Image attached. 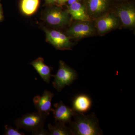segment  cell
<instances>
[{
  "label": "cell",
  "mask_w": 135,
  "mask_h": 135,
  "mask_svg": "<svg viewBox=\"0 0 135 135\" xmlns=\"http://www.w3.org/2000/svg\"><path fill=\"white\" fill-rule=\"evenodd\" d=\"M73 120L69 123L71 135H101L103 131L99 127L95 114H89L75 112Z\"/></svg>",
  "instance_id": "1"
},
{
  "label": "cell",
  "mask_w": 135,
  "mask_h": 135,
  "mask_svg": "<svg viewBox=\"0 0 135 135\" xmlns=\"http://www.w3.org/2000/svg\"><path fill=\"white\" fill-rule=\"evenodd\" d=\"M59 68L55 75H52L55 79L52 84L58 92H61L66 86H70L78 78L74 69L69 67L62 60L59 62Z\"/></svg>",
  "instance_id": "2"
},
{
  "label": "cell",
  "mask_w": 135,
  "mask_h": 135,
  "mask_svg": "<svg viewBox=\"0 0 135 135\" xmlns=\"http://www.w3.org/2000/svg\"><path fill=\"white\" fill-rule=\"evenodd\" d=\"M47 116L38 112L27 113L16 120L15 122V125L18 129L23 128L32 133L44 128Z\"/></svg>",
  "instance_id": "3"
},
{
  "label": "cell",
  "mask_w": 135,
  "mask_h": 135,
  "mask_svg": "<svg viewBox=\"0 0 135 135\" xmlns=\"http://www.w3.org/2000/svg\"><path fill=\"white\" fill-rule=\"evenodd\" d=\"M44 19L51 25L62 26L68 23L70 17L67 11L63 10L59 7H53L46 11Z\"/></svg>",
  "instance_id": "4"
},
{
  "label": "cell",
  "mask_w": 135,
  "mask_h": 135,
  "mask_svg": "<svg viewBox=\"0 0 135 135\" xmlns=\"http://www.w3.org/2000/svg\"><path fill=\"white\" fill-rule=\"evenodd\" d=\"M47 41L58 49H68L71 46L69 38L62 33L56 31L44 29Z\"/></svg>",
  "instance_id": "5"
},
{
  "label": "cell",
  "mask_w": 135,
  "mask_h": 135,
  "mask_svg": "<svg viewBox=\"0 0 135 135\" xmlns=\"http://www.w3.org/2000/svg\"><path fill=\"white\" fill-rule=\"evenodd\" d=\"M54 106L55 109L53 112L55 123L61 122L66 124L71 122L76 112L72 108L66 106L62 101L55 104Z\"/></svg>",
  "instance_id": "6"
},
{
  "label": "cell",
  "mask_w": 135,
  "mask_h": 135,
  "mask_svg": "<svg viewBox=\"0 0 135 135\" xmlns=\"http://www.w3.org/2000/svg\"><path fill=\"white\" fill-rule=\"evenodd\" d=\"M54 94L51 91L46 90L42 95H37L34 97L33 103L38 112L49 115L50 112L53 111L51 108V103Z\"/></svg>",
  "instance_id": "7"
},
{
  "label": "cell",
  "mask_w": 135,
  "mask_h": 135,
  "mask_svg": "<svg viewBox=\"0 0 135 135\" xmlns=\"http://www.w3.org/2000/svg\"><path fill=\"white\" fill-rule=\"evenodd\" d=\"M87 21L75 24L71 27L66 32L68 36L73 38H79L91 35L94 29L92 26Z\"/></svg>",
  "instance_id": "8"
},
{
  "label": "cell",
  "mask_w": 135,
  "mask_h": 135,
  "mask_svg": "<svg viewBox=\"0 0 135 135\" xmlns=\"http://www.w3.org/2000/svg\"><path fill=\"white\" fill-rule=\"evenodd\" d=\"M92 105V99L88 95L80 94L73 99L72 109L76 112L84 113L90 110Z\"/></svg>",
  "instance_id": "9"
},
{
  "label": "cell",
  "mask_w": 135,
  "mask_h": 135,
  "mask_svg": "<svg viewBox=\"0 0 135 135\" xmlns=\"http://www.w3.org/2000/svg\"><path fill=\"white\" fill-rule=\"evenodd\" d=\"M117 14L123 24L127 27L134 26L135 24V9L133 5H127L119 8Z\"/></svg>",
  "instance_id": "10"
},
{
  "label": "cell",
  "mask_w": 135,
  "mask_h": 135,
  "mask_svg": "<svg viewBox=\"0 0 135 135\" xmlns=\"http://www.w3.org/2000/svg\"><path fill=\"white\" fill-rule=\"evenodd\" d=\"M118 20L112 14H107L99 17L96 22L97 29L100 33H104L116 27Z\"/></svg>",
  "instance_id": "11"
},
{
  "label": "cell",
  "mask_w": 135,
  "mask_h": 135,
  "mask_svg": "<svg viewBox=\"0 0 135 135\" xmlns=\"http://www.w3.org/2000/svg\"><path fill=\"white\" fill-rule=\"evenodd\" d=\"M31 64L45 82L50 83V77L52 76L51 68L44 64L43 58L39 57L31 62Z\"/></svg>",
  "instance_id": "12"
},
{
  "label": "cell",
  "mask_w": 135,
  "mask_h": 135,
  "mask_svg": "<svg viewBox=\"0 0 135 135\" xmlns=\"http://www.w3.org/2000/svg\"><path fill=\"white\" fill-rule=\"evenodd\" d=\"M67 12L73 19L81 21H89V16L86 12L85 8L79 2L73 3L70 5Z\"/></svg>",
  "instance_id": "13"
},
{
  "label": "cell",
  "mask_w": 135,
  "mask_h": 135,
  "mask_svg": "<svg viewBox=\"0 0 135 135\" xmlns=\"http://www.w3.org/2000/svg\"><path fill=\"white\" fill-rule=\"evenodd\" d=\"M108 0H88L87 5L91 15L96 16L106 10L108 7Z\"/></svg>",
  "instance_id": "14"
},
{
  "label": "cell",
  "mask_w": 135,
  "mask_h": 135,
  "mask_svg": "<svg viewBox=\"0 0 135 135\" xmlns=\"http://www.w3.org/2000/svg\"><path fill=\"white\" fill-rule=\"evenodd\" d=\"M39 4L40 0H22L20 8L24 15L31 16L36 12Z\"/></svg>",
  "instance_id": "15"
},
{
  "label": "cell",
  "mask_w": 135,
  "mask_h": 135,
  "mask_svg": "<svg viewBox=\"0 0 135 135\" xmlns=\"http://www.w3.org/2000/svg\"><path fill=\"white\" fill-rule=\"evenodd\" d=\"M50 134L51 135H71L69 127L66 126L65 123L56 122L55 126L48 125Z\"/></svg>",
  "instance_id": "16"
},
{
  "label": "cell",
  "mask_w": 135,
  "mask_h": 135,
  "mask_svg": "<svg viewBox=\"0 0 135 135\" xmlns=\"http://www.w3.org/2000/svg\"><path fill=\"white\" fill-rule=\"evenodd\" d=\"M17 128L15 129L11 126L7 125L5 126L6 135H24L25 133L20 132Z\"/></svg>",
  "instance_id": "17"
},
{
  "label": "cell",
  "mask_w": 135,
  "mask_h": 135,
  "mask_svg": "<svg viewBox=\"0 0 135 135\" xmlns=\"http://www.w3.org/2000/svg\"><path fill=\"white\" fill-rule=\"evenodd\" d=\"M32 134L34 135H50L47 131L43 128L39 129L33 132H32Z\"/></svg>",
  "instance_id": "18"
},
{
  "label": "cell",
  "mask_w": 135,
  "mask_h": 135,
  "mask_svg": "<svg viewBox=\"0 0 135 135\" xmlns=\"http://www.w3.org/2000/svg\"><path fill=\"white\" fill-rule=\"evenodd\" d=\"M3 19H4V15H3L2 6L0 2V22L2 21Z\"/></svg>",
  "instance_id": "19"
},
{
  "label": "cell",
  "mask_w": 135,
  "mask_h": 135,
  "mask_svg": "<svg viewBox=\"0 0 135 135\" xmlns=\"http://www.w3.org/2000/svg\"><path fill=\"white\" fill-rule=\"evenodd\" d=\"M68 0H57L56 4L59 6H62L65 4Z\"/></svg>",
  "instance_id": "20"
},
{
  "label": "cell",
  "mask_w": 135,
  "mask_h": 135,
  "mask_svg": "<svg viewBox=\"0 0 135 135\" xmlns=\"http://www.w3.org/2000/svg\"><path fill=\"white\" fill-rule=\"evenodd\" d=\"M57 0H45L46 4L47 5H52L56 3Z\"/></svg>",
  "instance_id": "21"
},
{
  "label": "cell",
  "mask_w": 135,
  "mask_h": 135,
  "mask_svg": "<svg viewBox=\"0 0 135 135\" xmlns=\"http://www.w3.org/2000/svg\"><path fill=\"white\" fill-rule=\"evenodd\" d=\"M81 0H68L67 2L68 5H70L73 3L76 2H79Z\"/></svg>",
  "instance_id": "22"
},
{
  "label": "cell",
  "mask_w": 135,
  "mask_h": 135,
  "mask_svg": "<svg viewBox=\"0 0 135 135\" xmlns=\"http://www.w3.org/2000/svg\"><path fill=\"white\" fill-rule=\"evenodd\" d=\"M1 0H0V2H1Z\"/></svg>",
  "instance_id": "23"
}]
</instances>
